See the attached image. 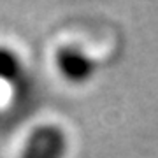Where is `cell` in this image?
<instances>
[{
	"mask_svg": "<svg viewBox=\"0 0 158 158\" xmlns=\"http://www.w3.org/2000/svg\"><path fill=\"white\" fill-rule=\"evenodd\" d=\"M55 67L63 81L83 86L93 81L98 72L97 58L77 42H67L55 51Z\"/></svg>",
	"mask_w": 158,
	"mask_h": 158,
	"instance_id": "6da1fadb",
	"label": "cell"
},
{
	"mask_svg": "<svg viewBox=\"0 0 158 158\" xmlns=\"http://www.w3.org/2000/svg\"><path fill=\"white\" fill-rule=\"evenodd\" d=\"M70 139L56 123H42L30 130L19 151V158H67Z\"/></svg>",
	"mask_w": 158,
	"mask_h": 158,
	"instance_id": "7a4b0ae2",
	"label": "cell"
},
{
	"mask_svg": "<svg viewBox=\"0 0 158 158\" xmlns=\"http://www.w3.org/2000/svg\"><path fill=\"white\" fill-rule=\"evenodd\" d=\"M25 76V63L14 48L0 44V83L16 85Z\"/></svg>",
	"mask_w": 158,
	"mask_h": 158,
	"instance_id": "3957f363",
	"label": "cell"
}]
</instances>
